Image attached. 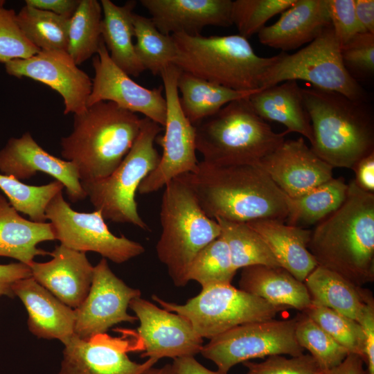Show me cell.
Returning a JSON list of instances; mask_svg holds the SVG:
<instances>
[{
    "mask_svg": "<svg viewBox=\"0 0 374 374\" xmlns=\"http://www.w3.org/2000/svg\"><path fill=\"white\" fill-rule=\"evenodd\" d=\"M141 374H175L172 364H166L161 368H150L146 369Z\"/></svg>",
    "mask_w": 374,
    "mask_h": 374,
    "instance_id": "53",
    "label": "cell"
},
{
    "mask_svg": "<svg viewBox=\"0 0 374 374\" xmlns=\"http://www.w3.org/2000/svg\"><path fill=\"white\" fill-rule=\"evenodd\" d=\"M4 64L8 75L29 78L57 92L63 99L64 114H78L87 108L92 80L66 51H40L30 57Z\"/></svg>",
    "mask_w": 374,
    "mask_h": 374,
    "instance_id": "17",
    "label": "cell"
},
{
    "mask_svg": "<svg viewBox=\"0 0 374 374\" xmlns=\"http://www.w3.org/2000/svg\"><path fill=\"white\" fill-rule=\"evenodd\" d=\"M303 313L316 322L349 353L359 355L364 361V338L358 322L334 310L314 303Z\"/></svg>",
    "mask_w": 374,
    "mask_h": 374,
    "instance_id": "40",
    "label": "cell"
},
{
    "mask_svg": "<svg viewBox=\"0 0 374 374\" xmlns=\"http://www.w3.org/2000/svg\"><path fill=\"white\" fill-rule=\"evenodd\" d=\"M258 164L287 196L297 198L333 178V168L303 137L285 140Z\"/></svg>",
    "mask_w": 374,
    "mask_h": 374,
    "instance_id": "19",
    "label": "cell"
},
{
    "mask_svg": "<svg viewBox=\"0 0 374 374\" xmlns=\"http://www.w3.org/2000/svg\"><path fill=\"white\" fill-rule=\"evenodd\" d=\"M172 366L175 374H227L206 368L192 356L174 359Z\"/></svg>",
    "mask_w": 374,
    "mask_h": 374,
    "instance_id": "51",
    "label": "cell"
},
{
    "mask_svg": "<svg viewBox=\"0 0 374 374\" xmlns=\"http://www.w3.org/2000/svg\"><path fill=\"white\" fill-rule=\"evenodd\" d=\"M341 206L311 231L308 250L319 266L356 286L374 280V193L352 180Z\"/></svg>",
    "mask_w": 374,
    "mask_h": 374,
    "instance_id": "2",
    "label": "cell"
},
{
    "mask_svg": "<svg viewBox=\"0 0 374 374\" xmlns=\"http://www.w3.org/2000/svg\"><path fill=\"white\" fill-rule=\"evenodd\" d=\"M330 26L326 0H295L277 21L258 33V38L285 52L310 43Z\"/></svg>",
    "mask_w": 374,
    "mask_h": 374,
    "instance_id": "24",
    "label": "cell"
},
{
    "mask_svg": "<svg viewBox=\"0 0 374 374\" xmlns=\"http://www.w3.org/2000/svg\"><path fill=\"white\" fill-rule=\"evenodd\" d=\"M129 308L140 322L138 336L145 351L142 357L157 361L163 357H194L200 353L203 339L185 317L141 296L133 299Z\"/></svg>",
    "mask_w": 374,
    "mask_h": 374,
    "instance_id": "15",
    "label": "cell"
},
{
    "mask_svg": "<svg viewBox=\"0 0 374 374\" xmlns=\"http://www.w3.org/2000/svg\"><path fill=\"white\" fill-rule=\"evenodd\" d=\"M55 240L69 249L93 251L121 264L144 253V247L124 235H114L98 210L91 213L74 211L58 193L46 209Z\"/></svg>",
    "mask_w": 374,
    "mask_h": 374,
    "instance_id": "13",
    "label": "cell"
},
{
    "mask_svg": "<svg viewBox=\"0 0 374 374\" xmlns=\"http://www.w3.org/2000/svg\"><path fill=\"white\" fill-rule=\"evenodd\" d=\"M49 255L52 259L48 262L29 265L32 277L63 303L76 309L89 292L94 267L84 252L62 244Z\"/></svg>",
    "mask_w": 374,
    "mask_h": 374,
    "instance_id": "22",
    "label": "cell"
},
{
    "mask_svg": "<svg viewBox=\"0 0 374 374\" xmlns=\"http://www.w3.org/2000/svg\"><path fill=\"white\" fill-rule=\"evenodd\" d=\"M248 99L264 121L281 123L289 133L296 132L312 143L311 121L303 103L302 88L297 81L287 80L260 89Z\"/></svg>",
    "mask_w": 374,
    "mask_h": 374,
    "instance_id": "26",
    "label": "cell"
},
{
    "mask_svg": "<svg viewBox=\"0 0 374 374\" xmlns=\"http://www.w3.org/2000/svg\"><path fill=\"white\" fill-rule=\"evenodd\" d=\"M162 130L145 117L133 145L115 170L104 179L81 182L87 197L105 220L149 231L138 212L135 195L142 181L159 164L161 156L154 143Z\"/></svg>",
    "mask_w": 374,
    "mask_h": 374,
    "instance_id": "8",
    "label": "cell"
},
{
    "mask_svg": "<svg viewBox=\"0 0 374 374\" xmlns=\"http://www.w3.org/2000/svg\"><path fill=\"white\" fill-rule=\"evenodd\" d=\"M64 188L57 180L45 185L31 186L0 173V190L10 205L35 222H46L48 204Z\"/></svg>",
    "mask_w": 374,
    "mask_h": 374,
    "instance_id": "37",
    "label": "cell"
},
{
    "mask_svg": "<svg viewBox=\"0 0 374 374\" xmlns=\"http://www.w3.org/2000/svg\"><path fill=\"white\" fill-rule=\"evenodd\" d=\"M152 298L163 309L185 317L202 339H209L242 324L274 319L287 309L270 304L231 283L203 287L184 304L167 302L154 294Z\"/></svg>",
    "mask_w": 374,
    "mask_h": 374,
    "instance_id": "9",
    "label": "cell"
},
{
    "mask_svg": "<svg viewBox=\"0 0 374 374\" xmlns=\"http://www.w3.org/2000/svg\"><path fill=\"white\" fill-rule=\"evenodd\" d=\"M364 359L359 355L348 353L338 366L325 371L323 374H368Z\"/></svg>",
    "mask_w": 374,
    "mask_h": 374,
    "instance_id": "52",
    "label": "cell"
},
{
    "mask_svg": "<svg viewBox=\"0 0 374 374\" xmlns=\"http://www.w3.org/2000/svg\"><path fill=\"white\" fill-rule=\"evenodd\" d=\"M312 129V150L334 168H353L374 152V116L366 100L302 88Z\"/></svg>",
    "mask_w": 374,
    "mask_h": 374,
    "instance_id": "4",
    "label": "cell"
},
{
    "mask_svg": "<svg viewBox=\"0 0 374 374\" xmlns=\"http://www.w3.org/2000/svg\"><path fill=\"white\" fill-rule=\"evenodd\" d=\"M160 222L162 231L156 250L174 285L185 287L188 272L196 255L220 235L217 222L202 208L191 188L181 176L165 186Z\"/></svg>",
    "mask_w": 374,
    "mask_h": 374,
    "instance_id": "7",
    "label": "cell"
},
{
    "mask_svg": "<svg viewBox=\"0 0 374 374\" xmlns=\"http://www.w3.org/2000/svg\"><path fill=\"white\" fill-rule=\"evenodd\" d=\"M352 169L356 184L363 190L374 193V152L360 159Z\"/></svg>",
    "mask_w": 374,
    "mask_h": 374,
    "instance_id": "48",
    "label": "cell"
},
{
    "mask_svg": "<svg viewBox=\"0 0 374 374\" xmlns=\"http://www.w3.org/2000/svg\"><path fill=\"white\" fill-rule=\"evenodd\" d=\"M326 3L331 26L341 48L361 33L355 15V0H326Z\"/></svg>",
    "mask_w": 374,
    "mask_h": 374,
    "instance_id": "45",
    "label": "cell"
},
{
    "mask_svg": "<svg viewBox=\"0 0 374 374\" xmlns=\"http://www.w3.org/2000/svg\"><path fill=\"white\" fill-rule=\"evenodd\" d=\"M12 291L27 310L28 326L33 335L59 339L64 345L75 335V309L60 301L32 276L15 282Z\"/></svg>",
    "mask_w": 374,
    "mask_h": 374,
    "instance_id": "23",
    "label": "cell"
},
{
    "mask_svg": "<svg viewBox=\"0 0 374 374\" xmlns=\"http://www.w3.org/2000/svg\"><path fill=\"white\" fill-rule=\"evenodd\" d=\"M143 118L114 103L100 101L73 114L72 132L61 139V155L77 168L81 182L104 179L133 145Z\"/></svg>",
    "mask_w": 374,
    "mask_h": 374,
    "instance_id": "3",
    "label": "cell"
},
{
    "mask_svg": "<svg viewBox=\"0 0 374 374\" xmlns=\"http://www.w3.org/2000/svg\"><path fill=\"white\" fill-rule=\"evenodd\" d=\"M341 54L344 66L356 80L371 77L374 72V34H357L341 48Z\"/></svg>",
    "mask_w": 374,
    "mask_h": 374,
    "instance_id": "43",
    "label": "cell"
},
{
    "mask_svg": "<svg viewBox=\"0 0 374 374\" xmlns=\"http://www.w3.org/2000/svg\"><path fill=\"white\" fill-rule=\"evenodd\" d=\"M55 240L50 222L26 220L0 194V256L29 265L37 256L49 254L37 247L44 241Z\"/></svg>",
    "mask_w": 374,
    "mask_h": 374,
    "instance_id": "28",
    "label": "cell"
},
{
    "mask_svg": "<svg viewBox=\"0 0 374 374\" xmlns=\"http://www.w3.org/2000/svg\"><path fill=\"white\" fill-rule=\"evenodd\" d=\"M295 0H235L233 1L231 20L239 35L248 39L265 26L266 22L282 13Z\"/></svg>",
    "mask_w": 374,
    "mask_h": 374,
    "instance_id": "41",
    "label": "cell"
},
{
    "mask_svg": "<svg viewBox=\"0 0 374 374\" xmlns=\"http://www.w3.org/2000/svg\"><path fill=\"white\" fill-rule=\"evenodd\" d=\"M31 276L30 268L26 264L19 262L0 265V296L14 297L12 285L19 280Z\"/></svg>",
    "mask_w": 374,
    "mask_h": 374,
    "instance_id": "47",
    "label": "cell"
},
{
    "mask_svg": "<svg viewBox=\"0 0 374 374\" xmlns=\"http://www.w3.org/2000/svg\"><path fill=\"white\" fill-rule=\"evenodd\" d=\"M287 80H303L313 87L350 99L366 100L365 91L344 65L341 46L331 26L297 52L278 54L265 75L261 89Z\"/></svg>",
    "mask_w": 374,
    "mask_h": 374,
    "instance_id": "10",
    "label": "cell"
},
{
    "mask_svg": "<svg viewBox=\"0 0 374 374\" xmlns=\"http://www.w3.org/2000/svg\"><path fill=\"white\" fill-rule=\"evenodd\" d=\"M96 54L92 60L95 75L87 107L110 101L131 112L142 114L164 127L166 101L162 87L150 89L135 82L113 62L103 39Z\"/></svg>",
    "mask_w": 374,
    "mask_h": 374,
    "instance_id": "16",
    "label": "cell"
},
{
    "mask_svg": "<svg viewBox=\"0 0 374 374\" xmlns=\"http://www.w3.org/2000/svg\"><path fill=\"white\" fill-rule=\"evenodd\" d=\"M136 43V54L145 68L154 75L161 71L172 62L176 56L177 49L171 35L161 33L150 18L132 15Z\"/></svg>",
    "mask_w": 374,
    "mask_h": 374,
    "instance_id": "36",
    "label": "cell"
},
{
    "mask_svg": "<svg viewBox=\"0 0 374 374\" xmlns=\"http://www.w3.org/2000/svg\"><path fill=\"white\" fill-rule=\"evenodd\" d=\"M158 30L166 35H199L206 26L233 25L231 0H141Z\"/></svg>",
    "mask_w": 374,
    "mask_h": 374,
    "instance_id": "21",
    "label": "cell"
},
{
    "mask_svg": "<svg viewBox=\"0 0 374 374\" xmlns=\"http://www.w3.org/2000/svg\"><path fill=\"white\" fill-rule=\"evenodd\" d=\"M239 287L274 305L304 312L312 304L304 282L281 267L258 265L242 268Z\"/></svg>",
    "mask_w": 374,
    "mask_h": 374,
    "instance_id": "27",
    "label": "cell"
},
{
    "mask_svg": "<svg viewBox=\"0 0 374 374\" xmlns=\"http://www.w3.org/2000/svg\"><path fill=\"white\" fill-rule=\"evenodd\" d=\"M102 19V6L96 0H80L71 17L67 53L78 66L98 53Z\"/></svg>",
    "mask_w": 374,
    "mask_h": 374,
    "instance_id": "35",
    "label": "cell"
},
{
    "mask_svg": "<svg viewBox=\"0 0 374 374\" xmlns=\"http://www.w3.org/2000/svg\"><path fill=\"white\" fill-rule=\"evenodd\" d=\"M220 235L227 244L233 267L237 271L252 265L280 267L262 239L246 222L215 219Z\"/></svg>",
    "mask_w": 374,
    "mask_h": 374,
    "instance_id": "33",
    "label": "cell"
},
{
    "mask_svg": "<svg viewBox=\"0 0 374 374\" xmlns=\"http://www.w3.org/2000/svg\"><path fill=\"white\" fill-rule=\"evenodd\" d=\"M141 294L139 290L128 286L116 276L107 259L102 258L94 267L86 298L75 309V335L88 339L106 333L116 324L134 323L137 319L127 313V308L130 301Z\"/></svg>",
    "mask_w": 374,
    "mask_h": 374,
    "instance_id": "14",
    "label": "cell"
},
{
    "mask_svg": "<svg viewBox=\"0 0 374 374\" xmlns=\"http://www.w3.org/2000/svg\"><path fill=\"white\" fill-rule=\"evenodd\" d=\"M246 374H323L317 360L310 354H302L287 358L282 355L269 356L258 363L244 362Z\"/></svg>",
    "mask_w": 374,
    "mask_h": 374,
    "instance_id": "44",
    "label": "cell"
},
{
    "mask_svg": "<svg viewBox=\"0 0 374 374\" xmlns=\"http://www.w3.org/2000/svg\"><path fill=\"white\" fill-rule=\"evenodd\" d=\"M236 271L227 244L219 236L194 258L188 269V279L197 282L202 288L213 285L230 284Z\"/></svg>",
    "mask_w": 374,
    "mask_h": 374,
    "instance_id": "38",
    "label": "cell"
},
{
    "mask_svg": "<svg viewBox=\"0 0 374 374\" xmlns=\"http://www.w3.org/2000/svg\"><path fill=\"white\" fill-rule=\"evenodd\" d=\"M181 176L212 219L286 221L288 197L258 163L215 165L202 161L194 172Z\"/></svg>",
    "mask_w": 374,
    "mask_h": 374,
    "instance_id": "1",
    "label": "cell"
},
{
    "mask_svg": "<svg viewBox=\"0 0 374 374\" xmlns=\"http://www.w3.org/2000/svg\"><path fill=\"white\" fill-rule=\"evenodd\" d=\"M71 17L25 5L17 13L24 37L40 51H66Z\"/></svg>",
    "mask_w": 374,
    "mask_h": 374,
    "instance_id": "34",
    "label": "cell"
},
{
    "mask_svg": "<svg viewBox=\"0 0 374 374\" xmlns=\"http://www.w3.org/2000/svg\"><path fill=\"white\" fill-rule=\"evenodd\" d=\"M103 10L101 37L113 62L130 76L137 77L145 69L134 49L132 24L135 1L117 6L110 0H101Z\"/></svg>",
    "mask_w": 374,
    "mask_h": 374,
    "instance_id": "29",
    "label": "cell"
},
{
    "mask_svg": "<svg viewBox=\"0 0 374 374\" xmlns=\"http://www.w3.org/2000/svg\"><path fill=\"white\" fill-rule=\"evenodd\" d=\"M264 240L279 266L304 282L318 265L308 250L311 231L271 219L246 222Z\"/></svg>",
    "mask_w": 374,
    "mask_h": 374,
    "instance_id": "25",
    "label": "cell"
},
{
    "mask_svg": "<svg viewBox=\"0 0 374 374\" xmlns=\"http://www.w3.org/2000/svg\"><path fill=\"white\" fill-rule=\"evenodd\" d=\"M297 318L274 319L235 327L203 346L200 353L227 373L238 363L275 355L303 354L295 336Z\"/></svg>",
    "mask_w": 374,
    "mask_h": 374,
    "instance_id": "11",
    "label": "cell"
},
{
    "mask_svg": "<svg viewBox=\"0 0 374 374\" xmlns=\"http://www.w3.org/2000/svg\"><path fill=\"white\" fill-rule=\"evenodd\" d=\"M196 150L215 165L258 163L285 140L252 108L248 97L233 100L194 125Z\"/></svg>",
    "mask_w": 374,
    "mask_h": 374,
    "instance_id": "6",
    "label": "cell"
},
{
    "mask_svg": "<svg viewBox=\"0 0 374 374\" xmlns=\"http://www.w3.org/2000/svg\"><path fill=\"white\" fill-rule=\"evenodd\" d=\"M5 3L0 0V62L3 64L40 51L24 37L17 22V13L6 8Z\"/></svg>",
    "mask_w": 374,
    "mask_h": 374,
    "instance_id": "42",
    "label": "cell"
},
{
    "mask_svg": "<svg viewBox=\"0 0 374 374\" xmlns=\"http://www.w3.org/2000/svg\"><path fill=\"white\" fill-rule=\"evenodd\" d=\"M177 49L172 64L181 71L239 91L261 89L265 74L278 55L264 57L248 39L230 35H171Z\"/></svg>",
    "mask_w": 374,
    "mask_h": 374,
    "instance_id": "5",
    "label": "cell"
},
{
    "mask_svg": "<svg viewBox=\"0 0 374 374\" xmlns=\"http://www.w3.org/2000/svg\"><path fill=\"white\" fill-rule=\"evenodd\" d=\"M80 0H26V5L58 15L71 17Z\"/></svg>",
    "mask_w": 374,
    "mask_h": 374,
    "instance_id": "49",
    "label": "cell"
},
{
    "mask_svg": "<svg viewBox=\"0 0 374 374\" xmlns=\"http://www.w3.org/2000/svg\"><path fill=\"white\" fill-rule=\"evenodd\" d=\"M295 336L299 346L308 350L323 371L340 364L348 351L306 314L296 317Z\"/></svg>",
    "mask_w": 374,
    "mask_h": 374,
    "instance_id": "39",
    "label": "cell"
},
{
    "mask_svg": "<svg viewBox=\"0 0 374 374\" xmlns=\"http://www.w3.org/2000/svg\"><path fill=\"white\" fill-rule=\"evenodd\" d=\"M177 89L181 109L193 125L213 115L230 102L257 91H235L183 71L177 80Z\"/></svg>",
    "mask_w": 374,
    "mask_h": 374,
    "instance_id": "31",
    "label": "cell"
},
{
    "mask_svg": "<svg viewBox=\"0 0 374 374\" xmlns=\"http://www.w3.org/2000/svg\"><path fill=\"white\" fill-rule=\"evenodd\" d=\"M0 172L19 180L42 172L60 181L71 202L87 197L75 165L44 150L29 132L19 138H10L0 150Z\"/></svg>",
    "mask_w": 374,
    "mask_h": 374,
    "instance_id": "20",
    "label": "cell"
},
{
    "mask_svg": "<svg viewBox=\"0 0 374 374\" xmlns=\"http://www.w3.org/2000/svg\"><path fill=\"white\" fill-rule=\"evenodd\" d=\"M364 338V362L368 374H374V300L365 305L358 320Z\"/></svg>",
    "mask_w": 374,
    "mask_h": 374,
    "instance_id": "46",
    "label": "cell"
},
{
    "mask_svg": "<svg viewBox=\"0 0 374 374\" xmlns=\"http://www.w3.org/2000/svg\"><path fill=\"white\" fill-rule=\"evenodd\" d=\"M348 187L344 179L333 177L299 197L287 196V224L301 227L320 222L341 206Z\"/></svg>",
    "mask_w": 374,
    "mask_h": 374,
    "instance_id": "32",
    "label": "cell"
},
{
    "mask_svg": "<svg viewBox=\"0 0 374 374\" xmlns=\"http://www.w3.org/2000/svg\"><path fill=\"white\" fill-rule=\"evenodd\" d=\"M136 350H143L139 336L136 341H130L106 333L88 339L75 335L64 345L59 374H141L157 361H132L127 353Z\"/></svg>",
    "mask_w": 374,
    "mask_h": 374,
    "instance_id": "18",
    "label": "cell"
},
{
    "mask_svg": "<svg viewBox=\"0 0 374 374\" xmlns=\"http://www.w3.org/2000/svg\"><path fill=\"white\" fill-rule=\"evenodd\" d=\"M304 283L312 303L327 307L358 322L372 292L356 286L338 274L317 265Z\"/></svg>",
    "mask_w": 374,
    "mask_h": 374,
    "instance_id": "30",
    "label": "cell"
},
{
    "mask_svg": "<svg viewBox=\"0 0 374 374\" xmlns=\"http://www.w3.org/2000/svg\"><path fill=\"white\" fill-rule=\"evenodd\" d=\"M355 9L360 33L374 34V1L355 0Z\"/></svg>",
    "mask_w": 374,
    "mask_h": 374,
    "instance_id": "50",
    "label": "cell"
},
{
    "mask_svg": "<svg viewBox=\"0 0 374 374\" xmlns=\"http://www.w3.org/2000/svg\"><path fill=\"white\" fill-rule=\"evenodd\" d=\"M181 71L173 64L160 73L166 101L165 132L156 141L163 152L157 168L141 183V195L154 193L172 179L194 172L199 161L196 156L195 127L186 118L179 103L177 80Z\"/></svg>",
    "mask_w": 374,
    "mask_h": 374,
    "instance_id": "12",
    "label": "cell"
}]
</instances>
